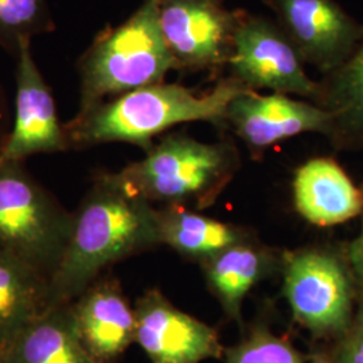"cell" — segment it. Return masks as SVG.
<instances>
[{"label":"cell","mask_w":363,"mask_h":363,"mask_svg":"<svg viewBox=\"0 0 363 363\" xmlns=\"http://www.w3.org/2000/svg\"><path fill=\"white\" fill-rule=\"evenodd\" d=\"M159 245L154 203L118 172L97 174L73 211L64 256L49 283V307L73 301L108 267Z\"/></svg>","instance_id":"cell-1"},{"label":"cell","mask_w":363,"mask_h":363,"mask_svg":"<svg viewBox=\"0 0 363 363\" xmlns=\"http://www.w3.org/2000/svg\"><path fill=\"white\" fill-rule=\"evenodd\" d=\"M247 91L233 78L198 94L178 84L159 82L120 94L77 113L65 124L70 150L123 142L144 151L169 128L190 121H226L228 106Z\"/></svg>","instance_id":"cell-2"},{"label":"cell","mask_w":363,"mask_h":363,"mask_svg":"<svg viewBox=\"0 0 363 363\" xmlns=\"http://www.w3.org/2000/svg\"><path fill=\"white\" fill-rule=\"evenodd\" d=\"M76 67L77 113L120 94L164 82L175 64L159 25L157 0H143L123 23L104 28L78 58Z\"/></svg>","instance_id":"cell-3"},{"label":"cell","mask_w":363,"mask_h":363,"mask_svg":"<svg viewBox=\"0 0 363 363\" xmlns=\"http://www.w3.org/2000/svg\"><path fill=\"white\" fill-rule=\"evenodd\" d=\"M238 155L228 143H203L183 133H169L118 174L151 203H194L206 208L229 183Z\"/></svg>","instance_id":"cell-4"},{"label":"cell","mask_w":363,"mask_h":363,"mask_svg":"<svg viewBox=\"0 0 363 363\" xmlns=\"http://www.w3.org/2000/svg\"><path fill=\"white\" fill-rule=\"evenodd\" d=\"M73 211L40 184L25 162L0 160V250L49 283L64 256Z\"/></svg>","instance_id":"cell-5"},{"label":"cell","mask_w":363,"mask_h":363,"mask_svg":"<svg viewBox=\"0 0 363 363\" xmlns=\"http://www.w3.org/2000/svg\"><path fill=\"white\" fill-rule=\"evenodd\" d=\"M294 43L279 25L250 13H238L232 52L226 65L232 77L250 91L298 94L319 101L322 84L308 77Z\"/></svg>","instance_id":"cell-6"},{"label":"cell","mask_w":363,"mask_h":363,"mask_svg":"<svg viewBox=\"0 0 363 363\" xmlns=\"http://www.w3.org/2000/svg\"><path fill=\"white\" fill-rule=\"evenodd\" d=\"M284 294L295 318L313 334L331 335L350 328V279L334 253L306 249L289 255Z\"/></svg>","instance_id":"cell-7"},{"label":"cell","mask_w":363,"mask_h":363,"mask_svg":"<svg viewBox=\"0 0 363 363\" xmlns=\"http://www.w3.org/2000/svg\"><path fill=\"white\" fill-rule=\"evenodd\" d=\"M301 60L320 72L342 65L363 38V25L335 0H264Z\"/></svg>","instance_id":"cell-8"},{"label":"cell","mask_w":363,"mask_h":363,"mask_svg":"<svg viewBox=\"0 0 363 363\" xmlns=\"http://www.w3.org/2000/svg\"><path fill=\"white\" fill-rule=\"evenodd\" d=\"M159 25L175 70L226 64L240 11L205 0H162Z\"/></svg>","instance_id":"cell-9"},{"label":"cell","mask_w":363,"mask_h":363,"mask_svg":"<svg viewBox=\"0 0 363 363\" xmlns=\"http://www.w3.org/2000/svg\"><path fill=\"white\" fill-rule=\"evenodd\" d=\"M15 61L13 127L0 160L26 162L38 154L69 151L65 124L58 118L52 89L35 62L33 42L21 46Z\"/></svg>","instance_id":"cell-10"},{"label":"cell","mask_w":363,"mask_h":363,"mask_svg":"<svg viewBox=\"0 0 363 363\" xmlns=\"http://www.w3.org/2000/svg\"><path fill=\"white\" fill-rule=\"evenodd\" d=\"M135 342L152 363H201L222 352L218 334L150 289L135 306Z\"/></svg>","instance_id":"cell-11"},{"label":"cell","mask_w":363,"mask_h":363,"mask_svg":"<svg viewBox=\"0 0 363 363\" xmlns=\"http://www.w3.org/2000/svg\"><path fill=\"white\" fill-rule=\"evenodd\" d=\"M226 121L255 151L306 132L334 136V116L320 105L308 104L283 93L259 94L242 91L228 106Z\"/></svg>","instance_id":"cell-12"},{"label":"cell","mask_w":363,"mask_h":363,"mask_svg":"<svg viewBox=\"0 0 363 363\" xmlns=\"http://www.w3.org/2000/svg\"><path fill=\"white\" fill-rule=\"evenodd\" d=\"M70 303L85 350L97 363H117L135 342V310L116 279L101 274Z\"/></svg>","instance_id":"cell-13"},{"label":"cell","mask_w":363,"mask_h":363,"mask_svg":"<svg viewBox=\"0 0 363 363\" xmlns=\"http://www.w3.org/2000/svg\"><path fill=\"white\" fill-rule=\"evenodd\" d=\"M294 201L300 216L318 226H334L363 213V191L339 163L315 157L298 167Z\"/></svg>","instance_id":"cell-14"},{"label":"cell","mask_w":363,"mask_h":363,"mask_svg":"<svg viewBox=\"0 0 363 363\" xmlns=\"http://www.w3.org/2000/svg\"><path fill=\"white\" fill-rule=\"evenodd\" d=\"M4 363H97L78 337L72 303L49 307L15 337Z\"/></svg>","instance_id":"cell-15"},{"label":"cell","mask_w":363,"mask_h":363,"mask_svg":"<svg viewBox=\"0 0 363 363\" xmlns=\"http://www.w3.org/2000/svg\"><path fill=\"white\" fill-rule=\"evenodd\" d=\"M49 308V280L0 250V357L15 337Z\"/></svg>","instance_id":"cell-16"},{"label":"cell","mask_w":363,"mask_h":363,"mask_svg":"<svg viewBox=\"0 0 363 363\" xmlns=\"http://www.w3.org/2000/svg\"><path fill=\"white\" fill-rule=\"evenodd\" d=\"M162 245H167L186 257L203 261L222 250L247 241V234L230 223L193 213L182 205L157 208Z\"/></svg>","instance_id":"cell-17"},{"label":"cell","mask_w":363,"mask_h":363,"mask_svg":"<svg viewBox=\"0 0 363 363\" xmlns=\"http://www.w3.org/2000/svg\"><path fill=\"white\" fill-rule=\"evenodd\" d=\"M271 262L268 252L249 241L235 244L205 261L208 283L230 316L240 319L244 298L268 271Z\"/></svg>","instance_id":"cell-18"},{"label":"cell","mask_w":363,"mask_h":363,"mask_svg":"<svg viewBox=\"0 0 363 363\" xmlns=\"http://www.w3.org/2000/svg\"><path fill=\"white\" fill-rule=\"evenodd\" d=\"M318 103L334 116V140L363 142V38L350 57L328 73Z\"/></svg>","instance_id":"cell-19"},{"label":"cell","mask_w":363,"mask_h":363,"mask_svg":"<svg viewBox=\"0 0 363 363\" xmlns=\"http://www.w3.org/2000/svg\"><path fill=\"white\" fill-rule=\"evenodd\" d=\"M55 28L48 0H0V49L13 60L22 45Z\"/></svg>","instance_id":"cell-20"},{"label":"cell","mask_w":363,"mask_h":363,"mask_svg":"<svg viewBox=\"0 0 363 363\" xmlns=\"http://www.w3.org/2000/svg\"><path fill=\"white\" fill-rule=\"evenodd\" d=\"M228 363H301V359L286 340L259 330L229 351Z\"/></svg>","instance_id":"cell-21"},{"label":"cell","mask_w":363,"mask_h":363,"mask_svg":"<svg viewBox=\"0 0 363 363\" xmlns=\"http://www.w3.org/2000/svg\"><path fill=\"white\" fill-rule=\"evenodd\" d=\"M337 363H363V308L354 325L347 330L337 357Z\"/></svg>","instance_id":"cell-22"},{"label":"cell","mask_w":363,"mask_h":363,"mask_svg":"<svg viewBox=\"0 0 363 363\" xmlns=\"http://www.w3.org/2000/svg\"><path fill=\"white\" fill-rule=\"evenodd\" d=\"M13 111L9 101L4 86L0 82V155L7 143L9 135L13 127Z\"/></svg>","instance_id":"cell-23"},{"label":"cell","mask_w":363,"mask_h":363,"mask_svg":"<svg viewBox=\"0 0 363 363\" xmlns=\"http://www.w3.org/2000/svg\"><path fill=\"white\" fill-rule=\"evenodd\" d=\"M349 259L354 272L363 281V220L361 233L351 242L349 247Z\"/></svg>","instance_id":"cell-24"},{"label":"cell","mask_w":363,"mask_h":363,"mask_svg":"<svg viewBox=\"0 0 363 363\" xmlns=\"http://www.w3.org/2000/svg\"><path fill=\"white\" fill-rule=\"evenodd\" d=\"M311 363H331L328 359H325V358H322V357H318V358H315V359H312Z\"/></svg>","instance_id":"cell-25"},{"label":"cell","mask_w":363,"mask_h":363,"mask_svg":"<svg viewBox=\"0 0 363 363\" xmlns=\"http://www.w3.org/2000/svg\"><path fill=\"white\" fill-rule=\"evenodd\" d=\"M157 1H162V0H157ZM205 1H213V3H220V4H222L223 0H205Z\"/></svg>","instance_id":"cell-26"},{"label":"cell","mask_w":363,"mask_h":363,"mask_svg":"<svg viewBox=\"0 0 363 363\" xmlns=\"http://www.w3.org/2000/svg\"><path fill=\"white\" fill-rule=\"evenodd\" d=\"M0 363H4L3 362V359H1V357H0Z\"/></svg>","instance_id":"cell-27"}]
</instances>
